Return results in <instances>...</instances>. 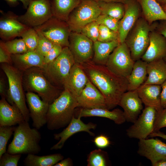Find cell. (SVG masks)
I'll return each instance as SVG.
<instances>
[{"label":"cell","instance_id":"cell-45","mask_svg":"<svg viewBox=\"0 0 166 166\" xmlns=\"http://www.w3.org/2000/svg\"><path fill=\"white\" fill-rule=\"evenodd\" d=\"M11 54L5 46L3 42H0V62L12 65Z\"/></svg>","mask_w":166,"mask_h":166},{"label":"cell","instance_id":"cell-1","mask_svg":"<svg viewBox=\"0 0 166 166\" xmlns=\"http://www.w3.org/2000/svg\"><path fill=\"white\" fill-rule=\"evenodd\" d=\"M89 80L104 96L107 109L117 105L124 93L128 91L127 78L113 73L105 65L96 64L92 61L80 64Z\"/></svg>","mask_w":166,"mask_h":166},{"label":"cell","instance_id":"cell-21","mask_svg":"<svg viewBox=\"0 0 166 166\" xmlns=\"http://www.w3.org/2000/svg\"><path fill=\"white\" fill-rule=\"evenodd\" d=\"M149 43L141 59L147 63L166 57V38L156 30L151 31L149 35Z\"/></svg>","mask_w":166,"mask_h":166},{"label":"cell","instance_id":"cell-18","mask_svg":"<svg viewBox=\"0 0 166 166\" xmlns=\"http://www.w3.org/2000/svg\"><path fill=\"white\" fill-rule=\"evenodd\" d=\"M97 124L92 122L86 124L81 119L80 117H75L74 116L67 127L61 132L54 134L55 139L59 140L58 142L52 147L50 150H57L61 149L64 146L66 140L75 133L81 132H85L90 136H94V134L90 131L94 129Z\"/></svg>","mask_w":166,"mask_h":166},{"label":"cell","instance_id":"cell-32","mask_svg":"<svg viewBox=\"0 0 166 166\" xmlns=\"http://www.w3.org/2000/svg\"><path fill=\"white\" fill-rule=\"evenodd\" d=\"M63 158L60 153L41 156L28 154L23 161V164L26 166H54Z\"/></svg>","mask_w":166,"mask_h":166},{"label":"cell","instance_id":"cell-13","mask_svg":"<svg viewBox=\"0 0 166 166\" xmlns=\"http://www.w3.org/2000/svg\"><path fill=\"white\" fill-rule=\"evenodd\" d=\"M69 48L76 63L81 64L92 60L93 42L81 33L71 31L69 38Z\"/></svg>","mask_w":166,"mask_h":166},{"label":"cell","instance_id":"cell-9","mask_svg":"<svg viewBox=\"0 0 166 166\" xmlns=\"http://www.w3.org/2000/svg\"><path fill=\"white\" fill-rule=\"evenodd\" d=\"M135 61L125 42L120 43L109 55L106 67L116 75L127 78L130 74Z\"/></svg>","mask_w":166,"mask_h":166},{"label":"cell","instance_id":"cell-19","mask_svg":"<svg viewBox=\"0 0 166 166\" xmlns=\"http://www.w3.org/2000/svg\"><path fill=\"white\" fill-rule=\"evenodd\" d=\"M76 99L78 107L107 109L104 96L89 80Z\"/></svg>","mask_w":166,"mask_h":166},{"label":"cell","instance_id":"cell-27","mask_svg":"<svg viewBox=\"0 0 166 166\" xmlns=\"http://www.w3.org/2000/svg\"><path fill=\"white\" fill-rule=\"evenodd\" d=\"M141 9L142 17L150 25L157 20H166V14L155 0H136Z\"/></svg>","mask_w":166,"mask_h":166},{"label":"cell","instance_id":"cell-24","mask_svg":"<svg viewBox=\"0 0 166 166\" xmlns=\"http://www.w3.org/2000/svg\"><path fill=\"white\" fill-rule=\"evenodd\" d=\"M25 121L19 108L9 104L5 97L0 100V126H13Z\"/></svg>","mask_w":166,"mask_h":166},{"label":"cell","instance_id":"cell-31","mask_svg":"<svg viewBox=\"0 0 166 166\" xmlns=\"http://www.w3.org/2000/svg\"><path fill=\"white\" fill-rule=\"evenodd\" d=\"M81 0H51L53 16L67 22L71 12L78 5Z\"/></svg>","mask_w":166,"mask_h":166},{"label":"cell","instance_id":"cell-44","mask_svg":"<svg viewBox=\"0 0 166 166\" xmlns=\"http://www.w3.org/2000/svg\"><path fill=\"white\" fill-rule=\"evenodd\" d=\"M165 127H166V107L157 112L153 132H157L161 128Z\"/></svg>","mask_w":166,"mask_h":166},{"label":"cell","instance_id":"cell-49","mask_svg":"<svg viewBox=\"0 0 166 166\" xmlns=\"http://www.w3.org/2000/svg\"><path fill=\"white\" fill-rule=\"evenodd\" d=\"M8 89L6 87L5 81L3 78L1 77L0 79V94L1 97L6 96Z\"/></svg>","mask_w":166,"mask_h":166},{"label":"cell","instance_id":"cell-53","mask_svg":"<svg viewBox=\"0 0 166 166\" xmlns=\"http://www.w3.org/2000/svg\"><path fill=\"white\" fill-rule=\"evenodd\" d=\"M97 2L102 1L106 2H120L125 4L130 0H94Z\"/></svg>","mask_w":166,"mask_h":166},{"label":"cell","instance_id":"cell-28","mask_svg":"<svg viewBox=\"0 0 166 166\" xmlns=\"http://www.w3.org/2000/svg\"><path fill=\"white\" fill-rule=\"evenodd\" d=\"M147 72V79L142 85H161L166 80V61L161 59L148 63Z\"/></svg>","mask_w":166,"mask_h":166},{"label":"cell","instance_id":"cell-25","mask_svg":"<svg viewBox=\"0 0 166 166\" xmlns=\"http://www.w3.org/2000/svg\"><path fill=\"white\" fill-rule=\"evenodd\" d=\"M13 65L24 72L33 67L43 68L44 57L36 51H28L23 54H12Z\"/></svg>","mask_w":166,"mask_h":166},{"label":"cell","instance_id":"cell-52","mask_svg":"<svg viewBox=\"0 0 166 166\" xmlns=\"http://www.w3.org/2000/svg\"><path fill=\"white\" fill-rule=\"evenodd\" d=\"M149 136L152 138L159 137L166 140V134L160 131L157 132H152L149 135Z\"/></svg>","mask_w":166,"mask_h":166},{"label":"cell","instance_id":"cell-4","mask_svg":"<svg viewBox=\"0 0 166 166\" xmlns=\"http://www.w3.org/2000/svg\"><path fill=\"white\" fill-rule=\"evenodd\" d=\"M12 141L6 152L13 154H36L41 151L39 142L41 135L38 129L30 128L24 121L16 127Z\"/></svg>","mask_w":166,"mask_h":166},{"label":"cell","instance_id":"cell-14","mask_svg":"<svg viewBox=\"0 0 166 166\" xmlns=\"http://www.w3.org/2000/svg\"><path fill=\"white\" fill-rule=\"evenodd\" d=\"M25 95L30 117L33 121L32 126L39 129L47 123L46 115L49 104L34 93L27 92Z\"/></svg>","mask_w":166,"mask_h":166},{"label":"cell","instance_id":"cell-38","mask_svg":"<svg viewBox=\"0 0 166 166\" xmlns=\"http://www.w3.org/2000/svg\"><path fill=\"white\" fill-rule=\"evenodd\" d=\"M35 29L37 31L38 36V44L35 51L44 57L54 44L46 38L39 30Z\"/></svg>","mask_w":166,"mask_h":166},{"label":"cell","instance_id":"cell-42","mask_svg":"<svg viewBox=\"0 0 166 166\" xmlns=\"http://www.w3.org/2000/svg\"><path fill=\"white\" fill-rule=\"evenodd\" d=\"M22 154H13L6 152L0 157V166H17Z\"/></svg>","mask_w":166,"mask_h":166},{"label":"cell","instance_id":"cell-3","mask_svg":"<svg viewBox=\"0 0 166 166\" xmlns=\"http://www.w3.org/2000/svg\"><path fill=\"white\" fill-rule=\"evenodd\" d=\"M22 81L25 91L37 93L49 104L57 98L64 90L53 85L42 69L39 67H33L23 72Z\"/></svg>","mask_w":166,"mask_h":166},{"label":"cell","instance_id":"cell-50","mask_svg":"<svg viewBox=\"0 0 166 166\" xmlns=\"http://www.w3.org/2000/svg\"><path fill=\"white\" fill-rule=\"evenodd\" d=\"M8 3L11 5H17L18 3V1H21L22 3L23 6L26 9H27L28 6L32 0H4Z\"/></svg>","mask_w":166,"mask_h":166},{"label":"cell","instance_id":"cell-6","mask_svg":"<svg viewBox=\"0 0 166 166\" xmlns=\"http://www.w3.org/2000/svg\"><path fill=\"white\" fill-rule=\"evenodd\" d=\"M157 23L150 25L142 16L129 32L124 42L134 61L141 59L149 43V33L156 30Z\"/></svg>","mask_w":166,"mask_h":166},{"label":"cell","instance_id":"cell-5","mask_svg":"<svg viewBox=\"0 0 166 166\" xmlns=\"http://www.w3.org/2000/svg\"><path fill=\"white\" fill-rule=\"evenodd\" d=\"M1 68L8 82L6 99L10 104H15L20 109L25 120L29 122L30 117L23 85V72L13 65L5 63H1Z\"/></svg>","mask_w":166,"mask_h":166},{"label":"cell","instance_id":"cell-54","mask_svg":"<svg viewBox=\"0 0 166 166\" xmlns=\"http://www.w3.org/2000/svg\"><path fill=\"white\" fill-rule=\"evenodd\" d=\"M153 166H166V160L159 161L155 164Z\"/></svg>","mask_w":166,"mask_h":166},{"label":"cell","instance_id":"cell-46","mask_svg":"<svg viewBox=\"0 0 166 166\" xmlns=\"http://www.w3.org/2000/svg\"><path fill=\"white\" fill-rule=\"evenodd\" d=\"M93 142L95 145L100 149L108 147L110 144L109 138L103 134H101L95 137L94 139Z\"/></svg>","mask_w":166,"mask_h":166},{"label":"cell","instance_id":"cell-12","mask_svg":"<svg viewBox=\"0 0 166 166\" xmlns=\"http://www.w3.org/2000/svg\"><path fill=\"white\" fill-rule=\"evenodd\" d=\"M157 112L153 107L145 106L133 124L127 129V136L139 140L146 139L153 131Z\"/></svg>","mask_w":166,"mask_h":166},{"label":"cell","instance_id":"cell-34","mask_svg":"<svg viewBox=\"0 0 166 166\" xmlns=\"http://www.w3.org/2000/svg\"><path fill=\"white\" fill-rule=\"evenodd\" d=\"M87 166H106L107 165V153L101 149L91 151L87 157Z\"/></svg>","mask_w":166,"mask_h":166},{"label":"cell","instance_id":"cell-51","mask_svg":"<svg viewBox=\"0 0 166 166\" xmlns=\"http://www.w3.org/2000/svg\"><path fill=\"white\" fill-rule=\"evenodd\" d=\"M73 165L72 160L70 158L68 157L61 160L60 162L56 164L54 166H71Z\"/></svg>","mask_w":166,"mask_h":166},{"label":"cell","instance_id":"cell-37","mask_svg":"<svg viewBox=\"0 0 166 166\" xmlns=\"http://www.w3.org/2000/svg\"><path fill=\"white\" fill-rule=\"evenodd\" d=\"M15 128L14 126H0V157L6 152L7 144Z\"/></svg>","mask_w":166,"mask_h":166},{"label":"cell","instance_id":"cell-48","mask_svg":"<svg viewBox=\"0 0 166 166\" xmlns=\"http://www.w3.org/2000/svg\"><path fill=\"white\" fill-rule=\"evenodd\" d=\"M155 30L166 38V20H162L160 23H157Z\"/></svg>","mask_w":166,"mask_h":166},{"label":"cell","instance_id":"cell-22","mask_svg":"<svg viewBox=\"0 0 166 166\" xmlns=\"http://www.w3.org/2000/svg\"><path fill=\"white\" fill-rule=\"evenodd\" d=\"M89 80L81 64L75 63L66 80L64 89H67L76 98L80 95Z\"/></svg>","mask_w":166,"mask_h":166},{"label":"cell","instance_id":"cell-41","mask_svg":"<svg viewBox=\"0 0 166 166\" xmlns=\"http://www.w3.org/2000/svg\"><path fill=\"white\" fill-rule=\"evenodd\" d=\"M119 20L107 15L101 14L96 21L99 25H104L111 30L118 32Z\"/></svg>","mask_w":166,"mask_h":166},{"label":"cell","instance_id":"cell-36","mask_svg":"<svg viewBox=\"0 0 166 166\" xmlns=\"http://www.w3.org/2000/svg\"><path fill=\"white\" fill-rule=\"evenodd\" d=\"M25 43L28 51H35L37 46L38 36L34 28H29L21 36Z\"/></svg>","mask_w":166,"mask_h":166},{"label":"cell","instance_id":"cell-15","mask_svg":"<svg viewBox=\"0 0 166 166\" xmlns=\"http://www.w3.org/2000/svg\"><path fill=\"white\" fill-rule=\"evenodd\" d=\"M137 153L149 160L152 166L166 160V143L158 138L139 140Z\"/></svg>","mask_w":166,"mask_h":166},{"label":"cell","instance_id":"cell-39","mask_svg":"<svg viewBox=\"0 0 166 166\" xmlns=\"http://www.w3.org/2000/svg\"><path fill=\"white\" fill-rule=\"evenodd\" d=\"M99 35L97 41L103 42H109L115 40L119 41L118 32L111 30L102 24L99 25Z\"/></svg>","mask_w":166,"mask_h":166},{"label":"cell","instance_id":"cell-56","mask_svg":"<svg viewBox=\"0 0 166 166\" xmlns=\"http://www.w3.org/2000/svg\"><path fill=\"white\" fill-rule=\"evenodd\" d=\"M161 6L164 11L166 14V5L162 6Z\"/></svg>","mask_w":166,"mask_h":166},{"label":"cell","instance_id":"cell-57","mask_svg":"<svg viewBox=\"0 0 166 166\" xmlns=\"http://www.w3.org/2000/svg\"><path fill=\"white\" fill-rule=\"evenodd\" d=\"M164 59L166 61V57Z\"/></svg>","mask_w":166,"mask_h":166},{"label":"cell","instance_id":"cell-11","mask_svg":"<svg viewBox=\"0 0 166 166\" xmlns=\"http://www.w3.org/2000/svg\"><path fill=\"white\" fill-rule=\"evenodd\" d=\"M54 44L69 47L71 32L67 22L53 16L42 25L34 28Z\"/></svg>","mask_w":166,"mask_h":166},{"label":"cell","instance_id":"cell-55","mask_svg":"<svg viewBox=\"0 0 166 166\" xmlns=\"http://www.w3.org/2000/svg\"><path fill=\"white\" fill-rule=\"evenodd\" d=\"M161 6L166 5V0H155Z\"/></svg>","mask_w":166,"mask_h":166},{"label":"cell","instance_id":"cell-7","mask_svg":"<svg viewBox=\"0 0 166 166\" xmlns=\"http://www.w3.org/2000/svg\"><path fill=\"white\" fill-rule=\"evenodd\" d=\"M75 62L68 47L63 48L60 54L42 68L46 77L54 85L64 89L70 70Z\"/></svg>","mask_w":166,"mask_h":166},{"label":"cell","instance_id":"cell-29","mask_svg":"<svg viewBox=\"0 0 166 166\" xmlns=\"http://www.w3.org/2000/svg\"><path fill=\"white\" fill-rule=\"evenodd\" d=\"M148 63L141 59L135 61L132 70L127 78L128 91L136 90L146 80Z\"/></svg>","mask_w":166,"mask_h":166},{"label":"cell","instance_id":"cell-17","mask_svg":"<svg viewBox=\"0 0 166 166\" xmlns=\"http://www.w3.org/2000/svg\"><path fill=\"white\" fill-rule=\"evenodd\" d=\"M18 16L10 11L3 14L0 19V37L6 42L21 37L29 27L20 22Z\"/></svg>","mask_w":166,"mask_h":166},{"label":"cell","instance_id":"cell-43","mask_svg":"<svg viewBox=\"0 0 166 166\" xmlns=\"http://www.w3.org/2000/svg\"><path fill=\"white\" fill-rule=\"evenodd\" d=\"M63 47L61 45L54 44L53 46L44 57V66L54 60L61 53Z\"/></svg>","mask_w":166,"mask_h":166},{"label":"cell","instance_id":"cell-30","mask_svg":"<svg viewBox=\"0 0 166 166\" xmlns=\"http://www.w3.org/2000/svg\"><path fill=\"white\" fill-rule=\"evenodd\" d=\"M120 43L118 40L107 42L97 40L94 42L92 61L96 64L105 65L109 55Z\"/></svg>","mask_w":166,"mask_h":166},{"label":"cell","instance_id":"cell-26","mask_svg":"<svg viewBox=\"0 0 166 166\" xmlns=\"http://www.w3.org/2000/svg\"><path fill=\"white\" fill-rule=\"evenodd\" d=\"M161 90V85L154 84L142 85L136 90L145 106L153 107L158 112L163 109L160 102Z\"/></svg>","mask_w":166,"mask_h":166},{"label":"cell","instance_id":"cell-40","mask_svg":"<svg viewBox=\"0 0 166 166\" xmlns=\"http://www.w3.org/2000/svg\"><path fill=\"white\" fill-rule=\"evenodd\" d=\"M99 26L96 21L92 22L85 26L80 33L94 42L97 40L99 35Z\"/></svg>","mask_w":166,"mask_h":166},{"label":"cell","instance_id":"cell-10","mask_svg":"<svg viewBox=\"0 0 166 166\" xmlns=\"http://www.w3.org/2000/svg\"><path fill=\"white\" fill-rule=\"evenodd\" d=\"M53 16L50 0H32L23 15L18 19L30 28L39 26Z\"/></svg>","mask_w":166,"mask_h":166},{"label":"cell","instance_id":"cell-47","mask_svg":"<svg viewBox=\"0 0 166 166\" xmlns=\"http://www.w3.org/2000/svg\"><path fill=\"white\" fill-rule=\"evenodd\" d=\"M160 102L162 108L166 107V80L161 85Z\"/></svg>","mask_w":166,"mask_h":166},{"label":"cell","instance_id":"cell-33","mask_svg":"<svg viewBox=\"0 0 166 166\" xmlns=\"http://www.w3.org/2000/svg\"><path fill=\"white\" fill-rule=\"evenodd\" d=\"M101 10V14L107 15L119 20L125 12L124 4L117 2H97Z\"/></svg>","mask_w":166,"mask_h":166},{"label":"cell","instance_id":"cell-2","mask_svg":"<svg viewBox=\"0 0 166 166\" xmlns=\"http://www.w3.org/2000/svg\"><path fill=\"white\" fill-rule=\"evenodd\" d=\"M77 107L76 98L64 89L59 97L49 105L46 115L47 128L53 130L67 126L74 116Z\"/></svg>","mask_w":166,"mask_h":166},{"label":"cell","instance_id":"cell-20","mask_svg":"<svg viewBox=\"0 0 166 166\" xmlns=\"http://www.w3.org/2000/svg\"><path fill=\"white\" fill-rule=\"evenodd\" d=\"M142 102L136 90L127 91L122 95L118 105L123 110L126 121L134 123L143 108Z\"/></svg>","mask_w":166,"mask_h":166},{"label":"cell","instance_id":"cell-8","mask_svg":"<svg viewBox=\"0 0 166 166\" xmlns=\"http://www.w3.org/2000/svg\"><path fill=\"white\" fill-rule=\"evenodd\" d=\"M101 14V9L97 2L81 0L69 14L66 22L71 31L80 33L85 26L96 21Z\"/></svg>","mask_w":166,"mask_h":166},{"label":"cell","instance_id":"cell-23","mask_svg":"<svg viewBox=\"0 0 166 166\" xmlns=\"http://www.w3.org/2000/svg\"><path fill=\"white\" fill-rule=\"evenodd\" d=\"M74 117L81 118L91 117H104L113 121L117 124H122L126 121L123 111L118 108L110 111L104 108L86 109L77 107L75 109Z\"/></svg>","mask_w":166,"mask_h":166},{"label":"cell","instance_id":"cell-35","mask_svg":"<svg viewBox=\"0 0 166 166\" xmlns=\"http://www.w3.org/2000/svg\"><path fill=\"white\" fill-rule=\"evenodd\" d=\"M3 42L5 46L11 55L23 54L28 51L27 46L22 38Z\"/></svg>","mask_w":166,"mask_h":166},{"label":"cell","instance_id":"cell-16","mask_svg":"<svg viewBox=\"0 0 166 166\" xmlns=\"http://www.w3.org/2000/svg\"><path fill=\"white\" fill-rule=\"evenodd\" d=\"M124 5V13L119 20L118 31L120 43L124 42L129 31L142 16L140 7L136 0H130Z\"/></svg>","mask_w":166,"mask_h":166}]
</instances>
